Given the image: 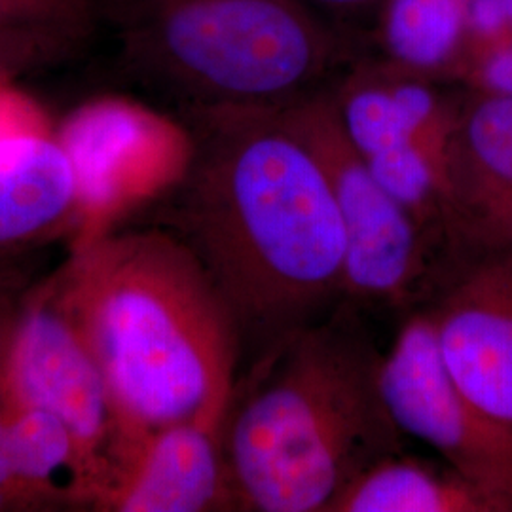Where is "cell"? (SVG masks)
Returning a JSON list of instances; mask_svg holds the SVG:
<instances>
[{
    "label": "cell",
    "mask_w": 512,
    "mask_h": 512,
    "mask_svg": "<svg viewBox=\"0 0 512 512\" xmlns=\"http://www.w3.org/2000/svg\"><path fill=\"white\" fill-rule=\"evenodd\" d=\"M190 152L162 228L202 262L256 357L344 298L346 234L329 181L279 110H181ZM255 357V359H256Z\"/></svg>",
    "instance_id": "cell-1"
},
{
    "label": "cell",
    "mask_w": 512,
    "mask_h": 512,
    "mask_svg": "<svg viewBox=\"0 0 512 512\" xmlns=\"http://www.w3.org/2000/svg\"><path fill=\"white\" fill-rule=\"evenodd\" d=\"M67 298L129 431L222 425L243 346L202 262L165 228L107 230L61 266Z\"/></svg>",
    "instance_id": "cell-2"
},
{
    "label": "cell",
    "mask_w": 512,
    "mask_h": 512,
    "mask_svg": "<svg viewBox=\"0 0 512 512\" xmlns=\"http://www.w3.org/2000/svg\"><path fill=\"white\" fill-rule=\"evenodd\" d=\"M380 359L336 315L256 357L220 429L238 511L329 512L368 467L403 452L380 389Z\"/></svg>",
    "instance_id": "cell-3"
},
{
    "label": "cell",
    "mask_w": 512,
    "mask_h": 512,
    "mask_svg": "<svg viewBox=\"0 0 512 512\" xmlns=\"http://www.w3.org/2000/svg\"><path fill=\"white\" fill-rule=\"evenodd\" d=\"M129 73L179 109H283L332 88L365 44L302 0H99Z\"/></svg>",
    "instance_id": "cell-4"
},
{
    "label": "cell",
    "mask_w": 512,
    "mask_h": 512,
    "mask_svg": "<svg viewBox=\"0 0 512 512\" xmlns=\"http://www.w3.org/2000/svg\"><path fill=\"white\" fill-rule=\"evenodd\" d=\"M0 391L8 410L37 408L69 427L103 488L101 509H107L148 435H133L114 403L69 304L61 268L21 304Z\"/></svg>",
    "instance_id": "cell-5"
},
{
    "label": "cell",
    "mask_w": 512,
    "mask_h": 512,
    "mask_svg": "<svg viewBox=\"0 0 512 512\" xmlns=\"http://www.w3.org/2000/svg\"><path fill=\"white\" fill-rule=\"evenodd\" d=\"M279 110L321 165L346 234L344 298L401 308L435 266V245L351 143L329 90Z\"/></svg>",
    "instance_id": "cell-6"
},
{
    "label": "cell",
    "mask_w": 512,
    "mask_h": 512,
    "mask_svg": "<svg viewBox=\"0 0 512 512\" xmlns=\"http://www.w3.org/2000/svg\"><path fill=\"white\" fill-rule=\"evenodd\" d=\"M380 389L404 437L433 448L512 512V435L488 420L448 376L431 311L412 313L382 355Z\"/></svg>",
    "instance_id": "cell-7"
},
{
    "label": "cell",
    "mask_w": 512,
    "mask_h": 512,
    "mask_svg": "<svg viewBox=\"0 0 512 512\" xmlns=\"http://www.w3.org/2000/svg\"><path fill=\"white\" fill-rule=\"evenodd\" d=\"M57 139L76 175L74 245L101 236L139 203L158 202L181 179L190 152L183 122L124 101L74 112Z\"/></svg>",
    "instance_id": "cell-8"
},
{
    "label": "cell",
    "mask_w": 512,
    "mask_h": 512,
    "mask_svg": "<svg viewBox=\"0 0 512 512\" xmlns=\"http://www.w3.org/2000/svg\"><path fill=\"white\" fill-rule=\"evenodd\" d=\"M342 126L378 181L446 249L448 150L423 137L385 84L376 55H361L330 88Z\"/></svg>",
    "instance_id": "cell-9"
},
{
    "label": "cell",
    "mask_w": 512,
    "mask_h": 512,
    "mask_svg": "<svg viewBox=\"0 0 512 512\" xmlns=\"http://www.w3.org/2000/svg\"><path fill=\"white\" fill-rule=\"evenodd\" d=\"M429 311L452 382L512 435V256L463 264Z\"/></svg>",
    "instance_id": "cell-10"
},
{
    "label": "cell",
    "mask_w": 512,
    "mask_h": 512,
    "mask_svg": "<svg viewBox=\"0 0 512 512\" xmlns=\"http://www.w3.org/2000/svg\"><path fill=\"white\" fill-rule=\"evenodd\" d=\"M446 251L512 256V97L467 93L448 145Z\"/></svg>",
    "instance_id": "cell-11"
},
{
    "label": "cell",
    "mask_w": 512,
    "mask_h": 512,
    "mask_svg": "<svg viewBox=\"0 0 512 512\" xmlns=\"http://www.w3.org/2000/svg\"><path fill=\"white\" fill-rule=\"evenodd\" d=\"M73 162L57 135L29 122L0 128V260L21 262L78 228Z\"/></svg>",
    "instance_id": "cell-12"
},
{
    "label": "cell",
    "mask_w": 512,
    "mask_h": 512,
    "mask_svg": "<svg viewBox=\"0 0 512 512\" xmlns=\"http://www.w3.org/2000/svg\"><path fill=\"white\" fill-rule=\"evenodd\" d=\"M220 429L190 421L150 433L107 511H238Z\"/></svg>",
    "instance_id": "cell-13"
},
{
    "label": "cell",
    "mask_w": 512,
    "mask_h": 512,
    "mask_svg": "<svg viewBox=\"0 0 512 512\" xmlns=\"http://www.w3.org/2000/svg\"><path fill=\"white\" fill-rule=\"evenodd\" d=\"M6 440L23 509L103 507L105 494L92 465L57 416L37 408L8 410Z\"/></svg>",
    "instance_id": "cell-14"
},
{
    "label": "cell",
    "mask_w": 512,
    "mask_h": 512,
    "mask_svg": "<svg viewBox=\"0 0 512 512\" xmlns=\"http://www.w3.org/2000/svg\"><path fill=\"white\" fill-rule=\"evenodd\" d=\"M329 512H509L471 480L442 461L403 452L376 461L357 476Z\"/></svg>",
    "instance_id": "cell-15"
},
{
    "label": "cell",
    "mask_w": 512,
    "mask_h": 512,
    "mask_svg": "<svg viewBox=\"0 0 512 512\" xmlns=\"http://www.w3.org/2000/svg\"><path fill=\"white\" fill-rule=\"evenodd\" d=\"M471 0H384L370 44L387 63L435 82L454 80Z\"/></svg>",
    "instance_id": "cell-16"
},
{
    "label": "cell",
    "mask_w": 512,
    "mask_h": 512,
    "mask_svg": "<svg viewBox=\"0 0 512 512\" xmlns=\"http://www.w3.org/2000/svg\"><path fill=\"white\" fill-rule=\"evenodd\" d=\"M99 16V0H0V82L74 59Z\"/></svg>",
    "instance_id": "cell-17"
},
{
    "label": "cell",
    "mask_w": 512,
    "mask_h": 512,
    "mask_svg": "<svg viewBox=\"0 0 512 512\" xmlns=\"http://www.w3.org/2000/svg\"><path fill=\"white\" fill-rule=\"evenodd\" d=\"M454 82L465 84L471 93L512 97V37L465 50Z\"/></svg>",
    "instance_id": "cell-18"
},
{
    "label": "cell",
    "mask_w": 512,
    "mask_h": 512,
    "mask_svg": "<svg viewBox=\"0 0 512 512\" xmlns=\"http://www.w3.org/2000/svg\"><path fill=\"white\" fill-rule=\"evenodd\" d=\"M311 10L336 29L365 44L372 38L376 18L384 0H302Z\"/></svg>",
    "instance_id": "cell-19"
},
{
    "label": "cell",
    "mask_w": 512,
    "mask_h": 512,
    "mask_svg": "<svg viewBox=\"0 0 512 512\" xmlns=\"http://www.w3.org/2000/svg\"><path fill=\"white\" fill-rule=\"evenodd\" d=\"M29 291V279L21 268V262L0 260V370L18 321L21 304Z\"/></svg>",
    "instance_id": "cell-20"
},
{
    "label": "cell",
    "mask_w": 512,
    "mask_h": 512,
    "mask_svg": "<svg viewBox=\"0 0 512 512\" xmlns=\"http://www.w3.org/2000/svg\"><path fill=\"white\" fill-rule=\"evenodd\" d=\"M8 410L6 414L0 412V511L4 509H23L21 499H19L16 480L12 475L10 467V458H8Z\"/></svg>",
    "instance_id": "cell-21"
},
{
    "label": "cell",
    "mask_w": 512,
    "mask_h": 512,
    "mask_svg": "<svg viewBox=\"0 0 512 512\" xmlns=\"http://www.w3.org/2000/svg\"><path fill=\"white\" fill-rule=\"evenodd\" d=\"M8 109V107H2V110ZM6 112V120H8V124L12 126V124H19V122H27V120H31V118H23V116H19L18 112H14V110H4Z\"/></svg>",
    "instance_id": "cell-22"
}]
</instances>
